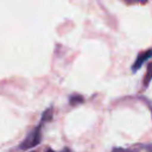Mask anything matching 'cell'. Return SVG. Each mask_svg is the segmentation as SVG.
Masks as SVG:
<instances>
[{"label": "cell", "instance_id": "obj_2", "mask_svg": "<svg viewBox=\"0 0 152 152\" xmlns=\"http://www.w3.org/2000/svg\"><path fill=\"white\" fill-rule=\"evenodd\" d=\"M150 58H152V49H148V50H145V51L140 52V53L138 55L135 62L132 64L131 70H132L133 72H137V71L142 66V64H144L146 61H148Z\"/></svg>", "mask_w": 152, "mask_h": 152}, {"label": "cell", "instance_id": "obj_3", "mask_svg": "<svg viewBox=\"0 0 152 152\" xmlns=\"http://www.w3.org/2000/svg\"><path fill=\"white\" fill-rule=\"evenodd\" d=\"M152 81V63H150L147 65V70H146V74H145V77L142 80V86H144V89H146L150 83Z\"/></svg>", "mask_w": 152, "mask_h": 152}, {"label": "cell", "instance_id": "obj_1", "mask_svg": "<svg viewBox=\"0 0 152 152\" xmlns=\"http://www.w3.org/2000/svg\"><path fill=\"white\" fill-rule=\"evenodd\" d=\"M51 119H52V107L48 108L43 113L42 119H40V122L27 134V137L25 138V140L20 142L19 148L20 150H27V148H32V147L39 145L40 141H42V127L44 126L45 122L50 121Z\"/></svg>", "mask_w": 152, "mask_h": 152}, {"label": "cell", "instance_id": "obj_4", "mask_svg": "<svg viewBox=\"0 0 152 152\" xmlns=\"http://www.w3.org/2000/svg\"><path fill=\"white\" fill-rule=\"evenodd\" d=\"M69 102L71 106H76V104H80L83 102V97L81 95H72V96H70Z\"/></svg>", "mask_w": 152, "mask_h": 152}, {"label": "cell", "instance_id": "obj_5", "mask_svg": "<svg viewBox=\"0 0 152 152\" xmlns=\"http://www.w3.org/2000/svg\"><path fill=\"white\" fill-rule=\"evenodd\" d=\"M45 152H56V151H53L52 148H48ZM61 152H71V151H70V148H69V147H64V148H63Z\"/></svg>", "mask_w": 152, "mask_h": 152}, {"label": "cell", "instance_id": "obj_6", "mask_svg": "<svg viewBox=\"0 0 152 152\" xmlns=\"http://www.w3.org/2000/svg\"><path fill=\"white\" fill-rule=\"evenodd\" d=\"M151 114H152V107H151Z\"/></svg>", "mask_w": 152, "mask_h": 152}]
</instances>
